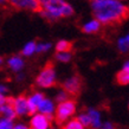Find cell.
I'll return each instance as SVG.
<instances>
[{"label":"cell","mask_w":129,"mask_h":129,"mask_svg":"<svg viewBox=\"0 0 129 129\" xmlns=\"http://www.w3.org/2000/svg\"><path fill=\"white\" fill-rule=\"evenodd\" d=\"M95 19L107 26H116L129 18V7L120 0H92Z\"/></svg>","instance_id":"1"},{"label":"cell","mask_w":129,"mask_h":129,"mask_svg":"<svg viewBox=\"0 0 129 129\" xmlns=\"http://www.w3.org/2000/svg\"><path fill=\"white\" fill-rule=\"evenodd\" d=\"M40 14L47 20H57L74 14V8L65 0H38Z\"/></svg>","instance_id":"2"},{"label":"cell","mask_w":129,"mask_h":129,"mask_svg":"<svg viewBox=\"0 0 129 129\" xmlns=\"http://www.w3.org/2000/svg\"><path fill=\"white\" fill-rule=\"evenodd\" d=\"M75 113H76V102L72 101V100H65L63 102H59L57 110H56L55 120L57 123L63 124Z\"/></svg>","instance_id":"3"},{"label":"cell","mask_w":129,"mask_h":129,"mask_svg":"<svg viewBox=\"0 0 129 129\" xmlns=\"http://www.w3.org/2000/svg\"><path fill=\"white\" fill-rule=\"evenodd\" d=\"M36 82L42 88H51L56 85V71L53 63L47 62L44 69L39 72L38 77L36 79Z\"/></svg>","instance_id":"4"},{"label":"cell","mask_w":129,"mask_h":129,"mask_svg":"<svg viewBox=\"0 0 129 129\" xmlns=\"http://www.w3.org/2000/svg\"><path fill=\"white\" fill-rule=\"evenodd\" d=\"M83 85V79L78 75H74L72 77L68 78L65 82L63 83V88L65 90V92L72 96H77L81 94Z\"/></svg>","instance_id":"5"},{"label":"cell","mask_w":129,"mask_h":129,"mask_svg":"<svg viewBox=\"0 0 129 129\" xmlns=\"http://www.w3.org/2000/svg\"><path fill=\"white\" fill-rule=\"evenodd\" d=\"M8 4L16 10H26L31 12H40L38 0H8Z\"/></svg>","instance_id":"6"},{"label":"cell","mask_w":129,"mask_h":129,"mask_svg":"<svg viewBox=\"0 0 129 129\" xmlns=\"http://www.w3.org/2000/svg\"><path fill=\"white\" fill-rule=\"evenodd\" d=\"M51 115H44V114H36L31 118L32 128L37 129H49L51 128Z\"/></svg>","instance_id":"7"},{"label":"cell","mask_w":129,"mask_h":129,"mask_svg":"<svg viewBox=\"0 0 129 129\" xmlns=\"http://www.w3.org/2000/svg\"><path fill=\"white\" fill-rule=\"evenodd\" d=\"M44 98V95L42 92H35V94L30 96L27 98V113L30 115H33L36 114V111L38 110V106H39V103L43 101Z\"/></svg>","instance_id":"8"},{"label":"cell","mask_w":129,"mask_h":129,"mask_svg":"<svg viewBox=\"0 0 129 129\" xmlns=\"http://www.w3.org/2000/svg\"><path fill=\"white\" fill-rule=\"evenodd\" d=\"M13 108L16 110V114L19 116H23L25 114H27V97L25 95H20L19 97L14 98Z\"/></svg>","instance_id":"9"},{"label":"cell","mask_w":129,"mask_h":129,"mask_svg":"<svg viewBox=\"0 0 129 129\" xmlns=\"http://www.w3.org/2000/svg\"><path fill=\"white\" fill-rule=\"evenodd\" d=\"M116 82L120 85L129 84V62L125 63L123 65V69L120 72H117V75H116Z\"/></svg>","instance_id":"10"},{"label":"cell","mask_w":129,"mask_h":129,"mask_svg":"<svg viewBox=\"0 0 129 129\" xmlns=\"http://www.w3.org/2000/svg\"><path fill=\"white\" fill-rule=\"evenodd\" d=\"M88 115L90 117V128L91 129H98L101 127V115L97 110L95 109H88Z\"/></svg>","instance_id":"11"},{"label":"cell","mask_w":129,"mask_h":129,"mask_svg":"<svg viewBox=\"0 0 129 129\" xmlns=\"http://www.w3.org/2000/svg\"><path fill=\"white\" fill-rule=\"evenodd\" d=\"M38 110H39L40 114H44V115H51L53 113V103L51 100H46V98H43V101L39 103L38 106Z\"/></svg>","instance_id":"12"},{"label":"cell","mask_w":129,"mask_h":129,"mask_svg":"<svg viewBox=\"0 0 129 129\" xmlns=\"http://www.w3.org/2000/svg\"><path fill=\"white\" fill-rule=\"evenodd\" d=\"M101 25H102V24L100 23L97 19L90 20L89 23L84 24V25L82 26V31L85 32V33H96V32L100 31Z\"/></svg>","instance_id":"13"},{"label":"cell","mask_w":129,"mask_h":129,"mask_svg":"<svg viewBox=\"0 0 129 129\" xmlns=\"http://www.w3.org/2000/svg\"><path fill=\"white\" fill-rule=\"evenodd\" d=\"M0 114L6 118H10V120H13V118L17 116L16 114V110L13 108V106L11 104H7V103H5L3 106H0Z\"/></svg>","instance_id":"14"},{"label":"cell","mask_w":129,"mask_h":129,"mask_svg":"<svg viewBox=\"0 0 129 129\" xmlns=\"http://www.w3.org/2000/svg\"><path fill=\"white\" fill-rule=\"evenodd\" d=\"M74 47V44L69 42V40H60L56 45V50L57 52H70Z\"/></svg>","instance_id":"15"},{"label":"cell","mask_w":129,"mask_h":129,"mask_svg":"<svg viewBox=\"0 0 129 129\" xmlns=\"http://www.w3.org/2000/svg\"><path fill=\"white\" fill-rule=\"evenodd\" d=\"M8 65H10V68H11L13 71H19L20 69L24 67V62L21 58L14 56V57H12V58L8 59Z\"/></svg>","instance_id":"16"},{"label":"cell","mask_w":129,"mask_h":129,"mask_svg":"<svg viewBox=\"0 0 129 129\" xmlns=\"http://www.w3.org/2000/svg\"><path fill=\"white\" fill-rule=\"evenodd\" d=\"M63 129H84V125L79 122L78 118H72L67 122L65 125H63Z\"/></svg>","instance_id":"17"},{"label":"cell","mask_w":129,"mask_h":129,"mask_svg":"<svg viewBox=\"0 0 129 129\" xmlns=\"http://www.w3.org/2000/svg\"><path fill=\"white\" fill-rule=\"evenodd\" d=\"M118 50L121 52L129 51V33L124 37L120 38V40H118Z\"/></svg>","instance_id":"18"},{"label":"cell","mask_w":129,"mask_h":129,"mask_svg":"<svg viewBox=\"0 0 129 129\" xmlns=\"http://www.w3.org/2000/svg\"><path fill=\"white\" fill-rule=\"evenodd\" d=\"M36 46H37V44L35 43V42H30V43H27L25 46H24L23 49V55L24 56H31L33 52L36 51Z\"/></svg>","instance_id":"19"},{"label":"cell","mask_w":129,"mask_h":129,"mask_svg":"<svg viewBox=\"0 0 129 129\" xmlns=\"http://www.w3.org/2000/svg\"><path fill=\"white\" fill-rule=\"evenodd\" d=\"M71 57H72V56H71L70 52H57V53H56V58L58 59L59 62L67 63L71 59Z\"/></svg>","instance_id":"20"},{"label":"cell","mask_w":129,"mask_h":129,"mask_svg":"<svg viewBox=\"0 0 129 129\" xmlns=\"http://www.w3.org/2000/svg\"><path fill=\"white\" fill-rule=\"evenodd\" d=\"M0 129H13L12 120L6 118V117L0 118Z\"/></svg>","instance_id":"21"},{"label":"cell","mask_w":129,"mask_h":129,"mask_svg":"<svg viewBox=\"0 0 129 129\" xmlns=\"http://www.w3.org/2000/svg\"><path fill=\"white\" fill-rule=\"evenodd\" d=\"M78 120L84 127H90V117L88 114H81L78 116Z\"/></svg>","instance_id":"22"},{"label":"cell","mask_w":129,"mask_h":129,"mask_svg":"<svg viewBox=\"0 0 129 129\" xmlns=\"http://www.w3.org/2000/svg\"><path fill=\"white\" fill-rule=\"evenodd\" d=\"M50 47H51L50 43H42V44H38V45L36 46V51H37V52H45V51H47Z\"/></svg>","instance_id":"23"},{"label":"cell","mask_w":129,"mask_h":129,"mask_svg":"<svg viewBox=\"0 0 129 129\" xmlns=\"http://www.w3.org/2000/svg\"><path fill=\"white\" fill-rule=\"evenodd\" d=\"M65 100H68V92H65V91H63V92H59V95L57 96V102H63L65 101Z\"/></svg>","instance_id":"24"},{"label":"cell","mask_w":129,"mask_h":129,"mask_svg":"<svg viewBox=\"0 0 129 129\" xmlns=\"http://www.w3.org/2000/svg\"><path fill=\"white\" fill-rule=\"evenodd\" d=\"M98 129H115V127H114V125L111 124L110 122H106L104 124L101 125V127H100Z\"/></svg>","instance_id":"25"},{"label":"cell","mask_w":129,"mask_h":129,"mask_svg":"<svg viewBox=\"0 0 129 129\" xmlns=\"http://www.w3.org/2000/svg\"><path fill=\"white\" fill-rule=\"evenodd\" d=\"M5 101H6V97H5L4 95L0 92V106H3V104H5Z\"/></svg>","instance_id":"26"},{"label":"cell","mask_w":129,"mask_h":129,"mask_svg":"<svg viewBox=\"0 0 129 129\" xmlns=\"http://www.w3.org/2000/svg\"><path fill=\"white\" fill-rule=\"evenodd\" d=\"M13 129H28V128L24 124H17L16 127H13Z\"/></svg>","instance_id":"27"},{"label":"cell","mask_w":129,"mask_h":129,"mask_svg":"<svg viewBox=\"0 0 129 129\" xmlns=\"http://www.w3.org/2000/svg\"><path fill=\"white\" fill-rule=\"evenodd\" d=\"M0 92H1V94L6 92V88H5V86H1V85H0Z\"/></svg>","instance_id":"28"},{"label":"cell","mask_w":129,"mask_h":129,"mask_svg":"<svg viewBox=\"0 0 129 129\" xmlns=\"http://www.w3.org/2000/svg\"><path fill=\"white\" fill-rule=\"evenodd\" d=\"M1 64H3V58L0 57V65H1Z\"/></svg>","instance_id":"29"},{"label":"cell","mask_w":129,"mask_h":129,"mask_svg":"<svg viewBox=\"0 0 129 129\" xmlns=\"http://www.w3.org/2000/svg\"><path fill=\"white\" fill-rule=\"evenodd\" d=\"M31 129H37V128H31Z\"/></svg>","instance_id":"30"},{"label":"cell","mask_w":129,"mask_h":129,"mask_svg":"<svg viewBox=\"0 0 129 129\" xmlns=\"http://www.w3.org/2000/svg\"><path fill=\"white\" fill-rule=\"evenodd\" d=\"M49 129H52V128H49Z\"/></svg>","instance_id":"31"}]
</instances>
